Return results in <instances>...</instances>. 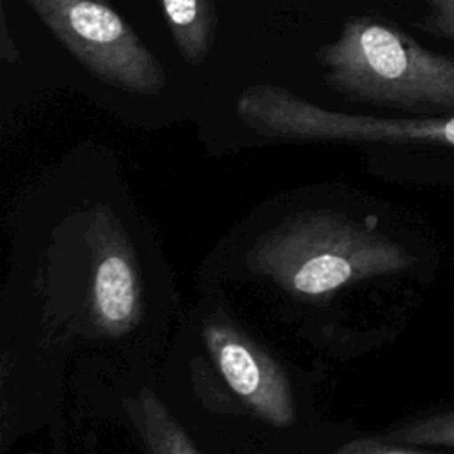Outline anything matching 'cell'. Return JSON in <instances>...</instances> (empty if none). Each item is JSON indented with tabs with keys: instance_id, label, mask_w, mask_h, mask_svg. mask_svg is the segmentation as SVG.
I'll return each mask as SVG.
<instances>
[{
	"instance_id": "obj_1",
	"label": "cell",
	"mask_w": 454,
	"mask_h": 454,
	"mask_svg": "<svg viewBox=\"0 0 454 454\" xmlns=\"http://www.w3.org/2000/svg\"><path fill=\"white\" fill-rule=\"evenodd\" d=\"M413 262L411 252L376 227L332 211L293 215L261 234L250 252L252 271L298 300H326Z\"/></svg>"
},
{
	"instance_id": "obj_2",
	"label": "cell",
	"mask_w": 454,
	"mask_h": 454,
	"mask_svg": "<svg viewBox=\"0 0 454 454\" xmlns=\"http://www.w3.org/2000/svg\"><path fill=\"white\" fill-rule=\"evenodd\" d=\"M325 82L340 96L413 114L454 110V59L376 16H349L316 51Z\"/></svg>"
},
{
	"instance_id": "obj_3",
	"label": "cell",
	"mask_w": 454,
	"mask_h": 454,
	"mask_svg": "<svg viewBox=\"0 0 454 454\" xmlns=\"http://www.w3.org/2000/svg\"><path fill=\"white\" fill-rule=\"evenodd\" d=\"M239 117L257 133L303 142H380L454 147V115L374 117L330 112L278 85L247 87Z\"/></svg>"
},
{
	"instance_id": "obj_4",
	"label": "cell",
	"mask_w": 454,
	"mask_h": 454,
	"mask_svg": "<svg viewBox=\"0 0 454 454\" xmlns=\"http://www.w3.org/2000/svg\"><path fill=\"white\" fill-rule=\"evenodd\" d=\"M51 35L101 82L158 94L165 71L131 23L106 0H23Z\"/></svg>"
},
{
	"instance_id": "obj_5",
	"label": "cell",
	"mask_w": 454,
	"mask_h": 454,
	"mask_svg": "<svg viewBox=\"0 0 454 454\" xmlns=\"http://www.w3.org/2000/svg\"><path fill=\"white\" fill-rule=\"evenodd\" d=\"M200 340L213 376L232 408L273 429L294 427L300 406L287 369L225 314L200 323Z\"/></svg>"
},
{
	"instance_id": "obj_6",
	"label": "cell",
	"mask_w": 454,
	"mask_h": 454,
	"mask_svg": "<svg viewBox=\"0 0 454 454\" xmlns=\"http://www.w3.org/2000/svg\"><path fill=\"white\" fill-rule=\"evenodd\" d=\"M174 44L190 66L202 64L215 43L218 11L215 0H160Z\"/></svg>"
},
{
	"instance_id": "obj_7",
	"label": "cell",
	"mask_w": 454,
	"mask_h": 454,
	"mask_svg": "<svg viewBox=\"0 0 454 454\" xmlns=\"http://www.w3.org/2000/svg\"><path fill=\"white\" fill-rule=\"evenodd\" d=\"M140 429L145 450L172 454V452H197L199 447L184 433V429L172 419L165 406L153 395L140 399Z\"/></svg>"
},
{
	"instance_id": "obj_8",
	"label": "cell",
	"mask_w": 454,
	"mask_h": 454,
	"mask_svg": "<svg viewBox=\"0 0 454 454\" xmlns=\"http://www.w3.org/2000/svg\"><path fill=\"white\" fill-rule=\"evenodd\" d=\"M383 436L413 447L454 449V408L413 419L387 431Z\"/></svg>"
},
{
	"instance_id": "obj_9",
	"label": "cell",
	"mask_w": 454,
	"mask_h": 454,
	"mask_svg": "<svg viewBox=\"0 0 454 454\" xmlns=\"http://www.w3.org/2000/svg\"><path fill=\"white\" fill-rule=\"evenodd\" d=\"M427 5V14L417 21L413 27L433 34L442 39L454 43V0H422Z\"/></svg>"
},
{
	"instance_id": "obj_10",
	"label": "cell",
	"mask_w": 454,
	"mask_h": 454,
	"mask_svg": "<svg viewBox=\"0 0 454 454\" xmlns=\"http://www.w3.org/2000/svg\"><path fill=\"white\" fill-rule=\"evenodd\" d=\"M337 452H346V454H422V452H431V450L424 449V447L404 445V443L394 442L387 436H378V438L353 440V442L339 447Z\"/></svg>"
},
{
	"instance_id": "obj_11",
	"label": "cell",
	"mask_w": 454,
	"mask_h": 454,
	"mask_svg": "<svg viewBox=\"0 0 454 454\" xmlns=\"http://www.w3.org/2000/svg\"><path fill=\"white\" fill-rule=\"evenodd\" d=\"M0 55L5 62H18L20 60V51H18L14 41L9 35L7 16H5L4 5L0 9Z\"/></svg>"
}]
</instances>
